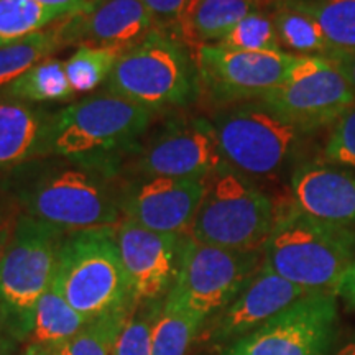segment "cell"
Returning <instances> with one entry per match:
<instances>
[{"label": "cell", "mask_w": 355, "mask_h": 355, "mask_svg": "<svg viewBox=\"0 0 355 355\" xmlns=\"http://www.w3.org/2000/svg\"><path fill=\"white\" fill-rule=\"evenodd\" d=\"M254 2L259 3V6L261 8H265V10H272L273 7H277L283 2H288V0H254Z\"/></svg>", "instance_id": "obj_41"}, {"label": "cell", "mask_w": 355, "mask_h": 355, "mask_svg": "<svg viewBox=\"0 0 355 355\" xmlns=\"http://www.w3.org/2000/svg\"><path fill=\"white\" fill-rule=\"evenodd\" d=\"M332 355H355V334L350 336L343 345H337Z\"/></svg>", "instance_id": "obj_39"}, {"label": "cell", "mask_w": 355, "mask_h": 355, "mask_svg": "<svg viewBox=\"0 0 355 355\" xmlns=\"http://www.w3.org/2000/svg\"><path fill=\"white\" fill-rule=\"evenodd\" d=\"M263 265L261 250H230L184 237L180 272L165 303L202 326L220 313Z\"/></svg>", "instance_id": "obj_9"}, {"label": "cell", "mask_w": 355, "mask_h": 355, "mask_svg": "<svg viewBox=\"0 0 355 355\" xmlns=\"http://www.w3.org/2000/svg\"><path fill=\"white\" fill-rule=\"evenodd\" d=\"M63 46L58 24L19 42L0 44V91L32 66L51 58Z\"/></svg>", "instance_id": "obj_24"}, {"label": "cell", "mask_w": 355, "mask_h": 355, "mask_svg": "<svg viewBox=\"0 0 355 355\" xmlns=\"http://www.w3.org/2000/svg\"><path fill=\"white\" fill-rule=\"evenodd\" d=\"M155 28L140 0H96L87 10L58 21L64 46H97L127 51Z\"/></svg>", "instance_id": "obj_17"}, {"label": "cell", "mask_w": 355, "mask_h": 355, "mask_svg": "<svg viewBox=\"0 0 355 355\" xmlns=\"http://www.w3.org/2000/svg\"><path fill=\"white\" fill-rule=\"evenodd\" d=\"M293 201L306 214L355 227V170L322 158L306 159L290 178Z\"/></svg>", "instance_id": "obj_18"}, {"label": "cell", "mask_w": 355, "mask_h": 355, "mask_svg": "<svg viewBox=\"0 0 355 355\" xmlns=\"http://www.w3.org/2000/svg\"><path fill=\"white\" fill-rule=\"evenodd\" d=\"M51 112L0 92V178L46 157Z\"/></svg>", "instance_id": "obj_19"}, {"label": "cell", "mask_w": 355, "mask_h": 355, "mask_svg": "<svg viewBox=\"0 0 355 355\" xmlns=\"http://www.w3.org/2000/svg\"><path fill=\"white\" fill-rule=\"evenodd\" d=\"M313 15L334 51L355 50V0H293Z\"/></svg>", "instance_id": "obj_27"}, {"label": "cell", "mask_w": 355, "mask_h": 355, "mask_svg": "<svg viewBox=\"0 0 355 355\" xmlns=\"http://www.w3.org/2000/svg\"><path fill=\"white\" fill-rule=\"evenodd\" d=\"M329 63L337 69L355 94V50L349 51H334L326 58Z\"/></svg>", "instance_id": "obj_35"}, {"label": "cell", "mask_w": 355, "mask_h": 355, "mask_svg": "<svg viewBox=\"0 0 355 355\" xmlns=\"http://www.w3.org/2000/svg\"><path fill=\"white\" fill-rule=\"evenodd\" d=\"M35 2L42 3L48 8H56V10H63L68 15H76L79 12L87 10L96 0H35Z\"/></svg>", "instance_id": "obj_37"}, {"label": "cell", "mask_w": 355, "mask_h": 355, "mask_svg": "<svg viewBox=\"0 0 355 355\" xmlns=\"http://www.w3.org/2000/svg\"><path fill=\"white\" fill-rule=\"evenodd\" d=\"M222 48L237 51H283L278 40L277 28L270 10H255L248 13L237 25L230 30L227 37L217 43Z\"/></svg>", "instance_id": "obj_30"}, {"label": "cell", "mask_w": 355, "mask_h": 355, "mask_svg": "<svg viewBox=\"0 0 355 355\" xmlns=\"http://www.w3.org/2000/svg\"><path fill=\"white\" fill-rule=\"evenodd\" d=\"M260 8L254 0H193L181 26V40L198 48L217 44L248 13Z\"/></svg>", "instance_id": "obj_20"}, {"label": "cell", "mask_w": 355, "mask_h": 355, "mask_svg": "<svg viewBox=\"0 0 355 355\" xmlns=\"http://www.w3.org/2000/svg\"><path fill=\"white\" fill-rule=\"evenodd\" d=\"M340 331L334 291H309L219 355H332Z\"/></svg>", "instance_id": "obj_11"}, {"label": "cell", "mask_w": 355, "mask_h": 355, "mask_svg": "<svg viewBox=\"0 0 355 355\" xmlns=\"http://www.w3.org/2000/svg\"><path fill=\"white\" fill-rule=\"evenodd\" d=\"M211 122L227 165L257 183L282 175L311 137L261 101L217 109Z\"/></svg>", "instance_id": "obj_7"}, {"label": "cell", "mask_w": 355, "mask_h": 355, "mask_svg": "<svg viewBox=\"0 0 355 355\" xmlns=\"http://www.w3.org/2000/svg\"><path fill=\"white\" fill-rule=\"evenodd\" d=\"M68 13L35 0H0V44L19 42L68 19Z\"/></svg>", "instance_id": "obj_25"}, {"label": "cell", "mask_w": 355, "mask_h": 355, "mask_svg": "<svg viewBox=\"0 0 355 355\" xmlns=\"http://www.w3.org/2000/svg\"><path fill=\"white\" fill-rule=\"evenodd\" d=\"M186 235L162 234L122 219L115 225L119 252L137 304L163 303L180 272Z\"/></svg>", "instance_id": "obj_15"}, {"label": "cell", "mask_w": 355, "mask_h": 355, "mask_svg": "<svg viewBox=\"0 0 355 355\" xmlns=\"http://www.w3.org/2000/svg\"><path fill=\"white\" fill-rule=\"evenodd\" d=\"M119 175L43 157L0 178V191L21 214L66 230L115 227L121 222Z\"/></svg>", "instance_id": "obj_1"}, {"label": "cell", "mask_w": 355, "mask_h": 355, "mask_svg": "<svg viewBox=\"0 0 355 355\" xmlns=\"http://www.w3.org/2000/svg\"><path fill=\"white\" fill-rule=\"evenodd\" d=\"M298 56L288 51H237L219 44L196 48L199 89L217 109L261 101L282 86Z\"/></svg>", "instance_id": "obj_12"}, {"label": "cell", "mask_w": 355, "mask_h": 355, "mask_svg": "<svg viewBox=\"0 0 355 355\" xmlns=\"http://www.w3.org/2000/svg\"><path fill=\"white\" fill-rule=\"evenodd\" d=\"M0 92L30 104L68 101L76 96L66 76L64 61L56 58L40 61Z\"/></svg>", "instance_id": "obj_23"}, {"label": "cell", "mask_w": 355, "mask_h": 355, "mask_svg": "<svg viewBox=\"0 0 355 355\" xmlns=\"http://www.w3.org/2000/svg\"><path fill=\"white\" fill-rule=\"evenodd\" d=\"M20 355H56L55 350L40 347V345H25Z\"/></svg>", "instance_id": "obj_40"}, {"label": "cell", "mask_w": 355, "mask_h": 355, "mask_svg": "<svg viewBox=\"0 0 355 355\" xmlns=\"http://www.w3.org/2000/svg\"><path fill=\"white\" fill-rule=\"evenodd\" d=\"M66 230L19 214L0 263V331L25 345L35 309L51 285L58 250Z\"/></svg>", "instance_id": "obj_6"}, {"label": "cell", "mask_w": 355, "mask_h": 355, "mask_svg": "<svg viewBox=\"0 0 355 355\" xmlns=\"http://www.w3.org/2000/svg\"><path fill=\"white\" fill-rule=\"evenodd\" d=\"M275 217L277 206L259 183L225 166L206 180L189 237L230 250H261Z\"/></svg>", "instance_id": "obj_8"}, {"label": "cell", "mask_w": 355, "mask_h": 355, "mask_svg": "<svg viewBox=\"0 0 355 355\" xmlns=\"http://www.w3.org/2000/svg\"><path fill=\"white\" fill-rule=\"evenodd\" d=\"M321 158L355 170V104L350 105L331 127Z\"/></svg>", "instance_id": "obj_32"}, {"label": "cell", "mask_w": 355, "mask_h": 355, "mask_svg": "<svg viewBox=\"0 0 355 355\" xmlns=\"http://www.w3.org/2000/svg\"><path fill=\"white\" fill-rule=\"evenodd\" d=\"M261 102L308 135H314L334 125L355 104V94L326 58L298 56L286 81Z\"/></svg>", "instance_id": "obj_13"}, {"label": "cell", "mask_w": 355, "mask_h": 355, "mask_svg": "<svg viewBox=\"0 0 355 355\" xmlns=\"http://www.w3.org/2000/svg\"><path fill=\"white\" fill-rule=\"evenodd\" d=\"M206 180L121 175L122 217L162 234L189 235L202 201Z\"/></svg>", "instance_id": "obj_14"}, {"label": "cell", "mask_w": 355, "mask_h": 355, "mask_svg": "<svg viewBox=\"0 0 355 355\" xmlns=\"http://www.w3.org/2000/svg\"><path fill=\"white\" fill-rule=\"evenodd\" d=\"M135 308L117 311L89 321L76 336L55 350L56 355H114L115 344Z\"/></svg>", "instance_id": "obj_26"}, {"label": "cell", "mask_w": 355, "mask_h": 355, "mask_svg": "<svg viewBox=\"0 0 355 355\" xmlns=\"http://www.w3.org/2000/svg\"><path fill=\"white\" fill-rule=\"evenodd\" d=\"M201 329V321L165 303L152 331V355H188Z\"/></svg>", "instance_id": "obj_28"}, {"label": "cell", "mask_w": 355, "mask_h": 355, "mask_svg": "<svg viewBox=\"0 0 355 355\" xmlns=\"http://www.w3.org/2000/svg\"><path fill=\"white\" fill-rule=\"evenodd\" d=\"M272 17L283 51L296 56H322L334 53L322 28L308 12L296 6L293 0L273 7Z\"/></svg>", "instance_id": "obj_22"}, {"label": "cell", "mask_w": 355, "mask_h": 355, "mask_svg": "<svg viewBox=\"0 0 355 355\" xmlns=\"http://www.w3.org/2000/svg\"><path fill=\"white\" fill-rule=\"evenodd\" d=\"M306 293L309 291L293 285L263 263L232 303L204 324L198 340L220 352L235 340L259 329L261 324L277 316L279 311L288 308Z\"/></svg>", "instance_id": "obj_16"}, {"label": "cell", "mask_w": 355, "mask_h": 355, "mask_svg": "<svg viewBox=\"0 0 355 355\" xmlns=\"http://www.w3.org/2000/svg\"><path fill=\"white\" fill-rule=\"evenodd\" d=\"M263 263L282 278L308 291L334 288L355 263V230L321 220L296 202L277 206V217L263 248Z\"/></svg>", "instance_id": "obj_3"}, {"label": "cell", "mask_w": 355, "mask_h": 355, "mask_svg": "<svg viewBox=\"0 0 355 355\" xmlns=\"http://www.w3.org/2000/svg\"><path fill=\"white\" fill-rule=\"evenodd\" d=\"M163 303L139 304L123 327L114 355H152V331Z\"/></svg>", "instance_id": "obj_31"}, {"label": "cell", "mask_w": 355, "mask_h": 355, "mask_svg": "<svg viewBox=\"0 0 355 355\" xmlns=\"http://www.w3.org/2000/svg\"><path fill=\"white\" fill-rule=\"evenodd\" d=\"M89 322L81 313L66 301L63 296L50 285L40 298L35 309L33 327L25 345L56 350L71 337H74Z\"/></svg>", "instance_id": "obj_21"}, {"label": "cell", "mask_w": 355, "mask_h": 355, "mask_svg": "<svg viewBox=\"0 0 355 355\" xmlns=\"http://www.w3.org/2000/svg\"><path fill=\"white\" fill-rule=\"evenodd\" d=\"M105 91L150 112L186 107L201 91L196 58L183 40L155 26L119 56Z\"/></svg>", "instance_id": "obj_5"}, {"label": "cell", "mask_w": 355, "mask_h": 355, "mask_svg": "<svg viewBox=\"0 0 355 355\" xmlns=\"http://www.w3.org/2000/svg\"><path fill=\"white\" fill-rule=\"evenodd\" d=\"M152 13L155 26L181 38V26L193 0H140Z\"/></svg>", "instance_id": "obj_33"}, {"label": "cell", "mask_w": 355, "mask_h": 355, "mask_svg": "<svg viewBox=\"0 0 355 355\" xmlns=\"http://www.w3.org/2000/svg\"><path fill=\"white\" fill-rule=\"evenodd\" d=\"M152 112L102 92L51 112L46 157L86 163L122 175L123 163L148 132Z\"/></svg>", "instance_id": "obj_2"}, {"label": "cell", "mask_w": 355, "mask_h": 355, "mask_svg": "<svg viewBox=\"0 0 355 355\" xmlns=\"http://www.w3.org/2000/svg\"><path fill=\"white\" fill-rule=\"evenodd\" d=\"M51 286L89 321L137 306L115 227L66 234L58 250Z\"/></svg>", "instance_id": "obj_4"}, {"label": "cell", "mask_w": 355, "mask_h": 355, "mask_svg": "<svg viewBox=\"0 0 355 355\" xmlns=\"http://www.w3.org/2000/svg\"><path fill=\"white\" fill-rule=\"evenodd\" d=\"M121 51L97 46H78L64 61V69L74 94L91 92L107 79L115 68Z\"/></svg>", "instance_id": "obj_29"}, {"label": "cell", "mask_w": 355, "mask_h": 355, "mask_svg": "<svg viewBox=\"0 0 355 355\" xmlns=\"http://www.w3.org/2000/svg\"><path fill=\"white\" fill-rule=\"evenodd\" d=\"M19 214V207L0 191V263H2L3 254H6L8 242H10Z\"/></svg>", "instance_id": "obj_34"}, {"label": "cell", "mask_w": 355, "mask_h": 355, "mask_svg": "<svg viewBox=\"0 0 355 355\" xmlns=\"http://www.w3.org/2000/svg\"><path fill=\"white\" fill-rule=\"evenodd\" d=\"M225 166L211 121L171 117L145 133L123 163L122 175L207 180Z\"/></svg>", "instance_id": "obj_10"}, {"label": "cell", "mask_w": 355, "mask_h": 355, "mask_svg": "<svg viewBox=\"0 0 355 355\" xmlns=\"http://www.w3.org/2000/svg\"><path fill=\"white\" fill-rule=\"evenodd\" d=\"M337 298L343 300L350 309H355V263L345 272L334 288Z\"/></svg>", "instance_id": "obj_36"}, {"label": "cell", "mask_w": 355, "mask_h": 355, "mask_svg": "<svg viewBox=\"0 0 355 355\" xmlns=\"http://www.w3.org/2000/svg\"><path fill=\"white\" fill-rule=\"evenodd\" d=\"M19 350V345H17L7 334H3L0 331V355H13Z\"/></svg>", "instance_id": "obj_38"}]
</instances>
